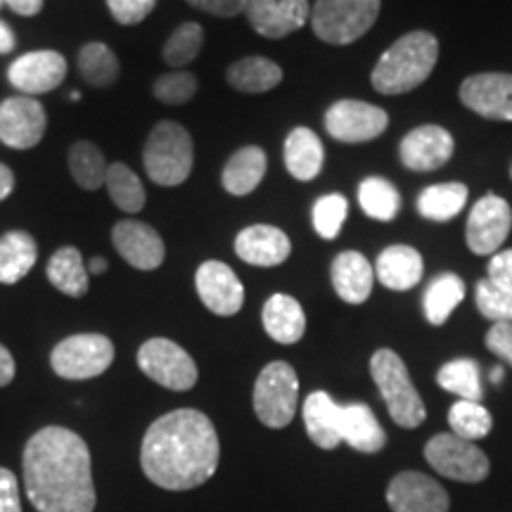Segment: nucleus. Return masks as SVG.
Segmentation results:
<instances>
[{
  "label": "nucleus",
  "instance_id": "f257e3e1",
  "mask_svg": "<svg viewBox=\"0 0 512 512\" xmlns=\"http://www.w3.org/2000/svg\"><path fill=\"white\" fill-rule=\"evenodd\" d=\"M221 458L214 422L195 408L162 415L145 432L140 465L152 484L188 491L214 477Z\"/></svg>",
  "mask_w": 512,
  "mask_h": 512
},
{
  "label": "nucleus",
  "instance_id": "f03ea898",
  "mask_svg": "<svg viewBox=\"0 0 512 512\" xmlns=\"http://www.w3.org/2000/svg\"><path fill=\"white\" fill-rule=\"evenodd\" d=\"M24 486L38 512H93L91 451L67 427H43L24 448Z\"/></svg>",
  "mask_w": 512,
  "mask_h": 512
},
{
  "label": "nucleus",
  "instance_id": "7ed1b4c3",
  "mask_svg": "<svg viewBox=\"0 0 512 512\" xmlns=\"http://www.w3.org/2000/svg\"><path fill=\"white\" fill-rule=\"evenodd\" d=\"M439 60V41L430 31H411L401 36L375 64L373 88L382 95H401L430 79Z\"/></svg>",
  "mask_w": 512,
  "mask_h": 512
},
{
  "label": "nucleus",
  "instance_id": "20e7f679",
  "mask_svg": "<svg viewBox=\"0 0 512 512\" xmlns=\"http://www.w3.org/2000/svg\"><path fill=\"white\" fill-rule=\"evenodd\" d=\"M143 164L152 183L176 188L192 174L195 150L185 126L178 121H159L145 140Z\"/></svg>",
  "mask_w": 512,
  "mask_h": 512
},
{
  "label": "nucleus",
  "instance_id": "39448f33",
  "mask_svg": "<svg viewBox=\"0 0 512 512\" xmlns=\"http://www.w3.org/2000/svg\"><path fill=\"white\" fill-rule=\"evenodd\" d=\"M370 375L380 389L389 415L403 430H415L427 418L425 403L413 387L403 358L392 349H377L370 358Z\"/></svg>",
  "mask_w": 512,
  "mask_h": 512
},
{
  "label": "nucleus",
  "instance_id": "423d86ee",
  "mask_svg": "<svg viewBox=\"0 0 512 512\" xmlns=\"http://www.w3.org/2000/svg\"><path fill=\"white\" fill-rule=\"evenodd\" d=\"M382 0H316L311 27L330 46H349L366 36L380 17Z\"/></svg>",
  "mask_w": 512,
  "mask_h": 512
},
{
  "label": "nucleus",
  "instance_id": "0eeeda50",
  "mask_svg": "<svg viewBox=\"0 0 512 512\" xmlns=\"http://www.w3.org/2000/svg\"><path fill=\"white\" fill-rule=\"evenodd\" d=\"M299 380L290 363L273 361L261 370L254 384L256 418L271 430H283L297 415Z\"/></svg>",
  "mask_w": 512,
  "mask_h": 512
},
{
  "label": "nucleus",
  "instance_id": "6e6552de",
  "mask_svg": "<svg viewBox=\"0 0 512 512\" xmlns=\"http://www.w3.org/2000/svg\"><path fill=\"white\" fill-rule=\"evenodd\" d=\"M114 361V344L105 335H72L50 354V366L64 380H91L105 373Z\"/></svg>",
  "mask_w": 512,
  "mask_h": 512
},
{
  "label": "nucleus",
  "instance_id": "1a4fd4ad",
  "mask_svg": "<svg viewBox=\"0 0 512 512\" xmlns=\"http://www.w3.org/2000/svg\"><path fill=\"white\" fill-rule=\"evenodd\" d=\"M425 458L432 470L456 482L477 484L489 477V458L475 441L460 439L456 434H437L427 441Z\"/></svg>",
  "mask_w": 512,
  "mask_h": 512
},
{
  "label": "nucleus",
  "instance_id": "9d476101",
  "mask_svg": "<svg viewBox=\"0 0 512 512\" xmlns=\"http://www.w3.org/2000/svg\"><path fill=\"white\" fill-rule=\"evenodd\" d=\"M138 366L152 382L162 384L171 392H188L197 384L195 361L171 339H147L138 349Z\"/></svg>",
  "mask_w": 512,
  "mask_h": 512
},
{
  "label": "nucleus",
  "instance_id": "9b49d317",
  "mask_svg": "<svg viewBox=\"0 0 512 512\" xmlns=\"http://www.w3.org/2000/svg\"><path fill=\"white\" fill-rule=\"evenodd\" d=\"M389 126L382 107L361 100H339L325 112V131L339 143H368L380 138Z\"/></svg>",
  "mask_w": 512,
  "mask_h": 512
},
{
  "label": "nucleus",
  "instance_id": "f8f14e48",
  "mask_svg": "<svg viewBox=\"0 0 512 512\" xmlns=\"http://www.w3.org/2000/svg\"><path fill=\"white\" fill-rule=\"evenodd\" d=\"M512 228L510 204L498 195H484L467 219V247L479 256H494Z\"/></svg>",
  "mask_w": 512,
  "mask_h": 512
},
{
  "label": "nucleus",
  "instance_id": "ddd939ff",
  "mask_svg": "<svg viewBox=\"0 0 512 512\" xmlns=\"http://www.w3.org/2000/svg\"><path fill=\"white\" fill-rule=\"evenodd\" d=\"M48 117L43 105L29 95L0 102V140L15 150H29L43 140Z\"/></svg>",
  "mask_w": 512,
  "mask_h": 512
},
{
  "label": "nucleus",
  "instance_id": "4468645a",
  "mask_svg": "<svg viewBox=\"0 0 512 512\" xmlns=\"http://www.w3.org/2000/svg\"><path fill=\"white\" fill-rule=\"evenodd\" d=\"M195 287L202 304L216 316H235L245 304V287L223 261H204L195 273Z\"/></svg>",
  "mask_w": 512,
  "mask_h": 512
},
{
  "label": "nucleus",
  "instance_id": "2eb2a0df",
  "mask_svg": "<svg viewBox=\"0 0 512 512\" xmlns=\"http://www.w3.org/2000/svg\"><path fill=\"white\" fill-rule=\"evenodd\" d=\"M387 503L392 512H448L451 508L444 486L422 472H399L387 486Z\"/></svg>",
  "mask_w": 512,
  "mask_h": 512
},
{
  "label": "nucleus",
  "instance_id": "dca6fc26",
  "mask_svg": "<svg viewBox=\"0 0 512 512\" xmlns=\"http://www.w3.org/2000/svg\"><path fill=\"white\" fill-rule=\"evenodd\" d=\"M460 100L479 117L512 121V74H475L460 86Z\"/></svg>",
  "mask_w": 512,
  "mask_h": 512
},
{
  "label": "nucleus",
  "instance_id": "f3484780",
  "mask_svg": "<svg viewBox=\"0 0 512 512\" xmlns=\"http://www.w3.org/2000/svg\"><path fill=\"white\" fill-rule=\"evenodd\" d=\"M254 31L264 38H285L302 29L311 17L309 0H245Z\"/></svg>",
  "mask_w": 512,
  "mask_h": 512
},
{
  "label": "nucleus",
  "instance_id": "a211bd4d",
  "mask_svg": "<svg viewBox=\"0 0 512 512\" xmlns=\"http://www.w3.org/2000/svg\"><path fill=\"white\" fill-rule=\"evenodd\" d=\"M67 76V60L55 50H36L10 64L8 79L24 95H41L60 86Z\"/></svg>",
  "mask_w": 512,
  "mask_h": 512
},
{
  "label": "nucleus",
  "instance_id": "6ab92c4d",
  "mask_svg": "<svg viewBox=\"0 0 512 512\" xmlns=\"http://www.w3.org/2000/svg\"><path fill=\"white\" fill-rule=\"evenodd\" d=\"M112 242L121 259L138 271H155L164 264V240L143 221H119L112 230Z\"/></svg>",
  "mask_w": 512,
  "mask_h": 512
},
{
  "label": "nucleus",
  "instance_id": "aec40b11",
  "mask_svg": "<svg viewBox=\"0 0 512 512\" xmlns=\"http://www.w3.org/2000/svg\"><path fill=\"white\" fill-rule=\"evenodd\" d=\"M453 136L441 126H418L401 140V162L411 171H434L453 155Z\"/></svg>",
  "mask_w": 512,
  "mask_h": 512
},
{
  "label": "nucleus",
  "instance_id": "412c9836",
  "mask_svg": "<svg viewBox=\"0 0 512 512\" xmlns=\"http://www.w3.org/2000/svg\"><path fill=\"white\" fill-rule=\"evenodd\" d=\"M290 252V238H287L280 228L266 226V223L240 230V235L235 238V254H238L245 264L252 266H280L287 256H290Z\"/></svg>",
  "mask_w": 512,
  "mask_h": 512
},
{
  "label": "nucleus",
  "instance_id": "4be33fe9",
  "mask_svg": "<svg viewBox=\"0 0 512 512\" xmlns=\"http://www.w3.org/2000/svg\"><path fill=\"white\" fill-rule=\"evenodd\" d=\"M332 285L337 297L347 304L368 302L375 285V268L361 252H342L332 261Z\"/></svg>",
  "mask_w": 512,
  "mask_h": 512
},
{
  "label": "nucleus",
  "instance_id": "5701e85b",
  "mask_svg": "<svg viewBox=\"0 0 512 512\" xmlns=\"http://www.w3.org/2000/svg\"><path fill=\"white\" fill-rule=\"evenodd\" d=\"M339 437L361 453H377L387 444V434L366 403L339 406Z\"/></svg>",
  "mask_w": 512,
  "mask_h": 512
},
{
  "label": "nucleus",
  "instance_id": "b1692460",
  "mask_svg": "<svg viewBox=\"0 0 512 512\" xmlns=\"http://www.w3.org/2000/svg\"><path fill=\"white\" fill-rule=\"evenodd\" d=\"M375 278L396 292L413 290L422 280V256L408 245H392L377 256Z\"/></svg>",
  "mask_w": 512,
  "mask_h": 512
},
{
  "label": "nucleus",
  "instance_id": "393cba45",
  "mask_svg": "<svg viewBox=\"0 0 512 512\" xmlns=\"http://www.w3.org/2000/svg\"><path fill=\"white\" fill-rule=\"evenodd\" d=\"M264 330L278 344H294L304 337L306 316L302 304L290 294H273L261 311Z\"/></svg>",
  "mask_w": 512,
  "mask_h": 512
},
{
  "label": "nucleus",
  "instance_id": "a878e982",
  "mask_svg": "<svg viewBox=\"0 0 512 512\" xmlns=\"http://www.w3.org/2000/svg\"><path fill=\"white\" fill-rule=\"evenodd\" d=\"M266 169H268L266 152L256 145H247L228 159L226 169H223L221 183L230 195L245 197L249 192L259 188V183L264 181L266 176Z\"/></svg>",
  "mask_w": 512,
  "mask_h": 512
},
{
  "label": "nucleus",
  "instance_id": "bb28decb",
  "mask_svg": "<svg viewBox=\"0 0 512 512\" xmlns=\"http://www.w3.org/2000/svg\"><path fill=\"white\" fill-rule=\"evenodd\" d=\"M304 425L313 444L332 451L342 444L339 437V403L328 392H313L304 401Z\"/></svg>",
  "mask_w": 512,
  "mask_h": 512
},
{
  "label": "nucleus",
  "instance_id": "cd10ccee",
  "mask_svg": "<svg viewBox=\"0 0 512 512\" xmlns=\"http://www.w3.org/2000/svg\"><path fill=\"white\" fill-rule=\"evenodd\" d=\"M325 162L323 143L311 128H294L285 140V166L297 181H313L320 174Z\"/></svg>",
  "mask_w": 512,
  "mask_h": 512
},
{
  "label": "nucleus",
  "instance_id": "c85d7f7f",
  "mask_svg": "<svg viewBox=\"0 0 512 512\" xmlns=\"http://www.w3.org/2000/svg\"><path fill=\"white\" fill-rule=\"evenodd\" d=\"M36 240L24 230H10L0 238V283L15 285L36 266Z\"/></svg>",
  "mask_w": 512,
  "mask_h": 512
},
{
  "label": "nucleus",
  "instance_id": "c756f323",
  "mask_svg": "<svg viewBox=\"0 0 512 512\" xmlns=\"http://www.w3.org/2000/svg\"><path fill=\"white\" fill-rule=\"evenodd\" d=\"M226 79L240 93H268L283 81V69L268 57H245L230 64Z\"/></svg>",
  "mask_w": 512,
  "mask_h": 512
},
{
  "label": "nucleus",
  "instance_id": "7c9ffc66",
  "mask_svg": "<svg viewBox=\"0 0 512 512\" xmlns=\"http://www.w3.org/2000/svg\"><path fill=\"white\" fill-rule=\"evenodd\" d=\"M48 280L55 290L79 299L88 292V268L76 247H62L48 261Z\"/></svg>",
  "mask_w": 512,
  "mask_h": 512
},
{
  "label": "nucleus",
  "instance_id": "2f4dec72",
  "mask_svg": "<svg viewBox=\"0 0 512 512\" xmlns=\"http://www.w3.org/2000/svg\"><path fill=\"white\" fill-rule=\"evenodd\" d=\"M467 202V185L463 183H441L430 185L420 192L418 211L427 221H451L463 211Z\"/></svg>",
  "mask_w": 512,
  "mask_h": 512
},
{
  "label": "nucleus",
  "instance_id": "473e14b6",
  "mask_svg": "<svg viewBox=\"0 0 512 512\" xmlns=\"http://www.w3.org/2000/svg\"><path fill=\"white\" fill-rule=\"evenodd\" d=\"M465 299V283L453 273H444L439 278L432 280V285L427 287L425 299V316L432 325H444L453 309Z\"/></svg>",
  "mask_w": 512,
  "mask_h": 512
},
{
  "label": "nucleus",
  "instance_id": "72a5a7b5",
  "mask_svg": "<svg viewBox=\"0 0 512 512\" xmlns=\"http://www.w3.org/2000/svg\"><path fill=\"white\" fill-rule=\"evenodd\" d=\"M358 204L363 214L375 221H394L401 209V195L392 183L384 178L370 176L358 188Z\"/></svg>",
  "mask_w": 512,
  "mask_h": 512
},
{
  "label": "nucleus",
  "instance_id": "f704fd0d",
  "mask_svg": "<svg viewBox=\"0 0 512 512\" xmlns=\"http://www.w3.org/2000/svg\"><path fill=\"white\" fill-rule=\"evenodd\" d=\"M107 166L110 164L105 162L98 145L88 143V140H79L69 150V171L83 190L102 188L107 178Z\"/></svg>",
  "mask_w": 512,
  "mask_h": 512
},
{
  "label": "nucleus",
  "instance_id": "c9c22d12",
  "mask_svg": "<svg viewBox=\"0 0 512 512\" xmlns=\"http://www.w3.org/2000/svg\"><path fill=\"white\" fill-rule=\"evenodd\" d=\"M105 188L110 192L112 202L126 214H138L145 207V188L140 178L128 169L126 164L114 162L107 166Z\"/></svg>",
  "mask_w": 512,
  "mask_h": 512
},
{
  "label": "nucleus",
  "instance_id": "e433bc0d",
  "mask_svg": "<svg viewBox=\"0 0 512 512\" xmlns=\"http://www.w3.org/2000/svg\"><path fill=\"white\" fill-rule=\"evenodd\" d=\"M437 382L441 389L460 396L463 401L482 403V382H479V366L472 358H456L439 368Z\"/></svg>",
  "mask_w": 512,
  "mask_h": 512
},
{
  "label": "nucleus",
  "instance_id": "4c0bfd02",
  "mask_svg": "<svg viewBox=\"0 0 512 512\" xmlns=\"http://www.w3.org/2000/svg\"><path fill=\"white\" fill-rule=\"evenodd\" d=\"M79 72L95 88L112 86L119 79V60L105 43H86L79 53Z\"/></svg>",
  "mask_w": 512,
  "mask_h": 512
},
{
  "label": "nucleus",
  "instance_id": "58836bf2",
  "mask_svg": "<svg viewBox=\"0 0 512 512\" xmlns=\"http://www.w3.org/2000/svg\"><path fill=\"white\" fill-rule=\"evenodd\" d=\"M448 425L456 437L467 439V441H477L484 439L486 434L491 432L494 427V420H491V413L486 411L482 403L477 401H456L448 411Z\"/></svg>",
  "mask_w": 512,
  "mask_h": 512
},
{
  "label": "nucleus",
  "instance_id": "ea45409f",
  "mask_svg": "<svg viewBox=\"0 0 512 512\" xmlns=\"http://www.w3.org/2000/svg\"><path fill=\"white\" fill-rule=\"evenodd\" d=\"M204 43V31L197 22H185L178 27L174 34L169 36V41L164 43V62L169 67H185L200 55Z\"/></svg>",
  "mask_w": 512,
  "mask_h": 512
},
{
  "label": "nucleus",
  "instance_id": "a19ab883",
  "mask_svg": "<svg viewBox=\"0 0 512 512\" xmlns=\"http://www.w3.org/2000/svg\"><path fill=\"white\" fill-rule=\"evenodd\" d=\"M349 202L344 195H325L313 204V228L323 240H335L347 219Z\"/></svg>",
  "mask_w": 512,
  "mask_h": 512
},
{
  "label": "nucleus",
  "instance_id": "79ce46f5",
  "mask_svg": "<svg viewBox=\"0 0 512 512\" xmlns=\"http://www.w3.org/2000/svg\"><path fill=\"white\" fill-rule=\"evenodd\" d=\"M477 309L491 323H512V292L498 287L489 278L477 283Z\"/></svg>",
  "mask_w": 512,
  "mask_h": 512
},
{
  "label": "nucleus",
  "instance_id": "37998d69",
  "mask_svg": "<svg viewBox=\"0 0 512 512\" xmlns=\"http://www.w3.org/2000/svg\"><path fill=\"white\" fill-rule=\"evenodd\" d=\"M152 93L164 105H185L195 98L197 79L190 72H169L159 76L152 86Z\"/></svg>",
  "mask_w": 512,
  "mask_h": 512
},
{
  "label": "nucleus",
  "instance_id": "c03bdc74",
  "mask_svg": "<svg viewBox=\"0 0 512 512\" xmlns=\"http://www.w3.org/2000/svg\"><path fill=\"white\" fill-rule=\"evenodd\" d=\"M157 0H107V8H110L112 17L117 19L124 27H133L140 24L143 19L155 10Z\"/></svg>",
  "mask_w": 512,
  "mask_h": 512
},
{
  "label": "nucleus",
  "instance_id": "a18cd8bd",
  "mask_svg": "<svg viewBox=\"0 0 512 512\" xmlns=\"http://www.w3.org/2000/svg\"><path fill=\"white\" fill-rule=\"evenodd\" d=\"M486 349L512 366V323H494L486 332Z\"/></svg>",
  "mask_w": 512,
  "mask_h": 512
},
{
  "label": "nucleus",
  "instance_id": "49530a36",
  "mask_svg": "<svg viewBox=\"0 0 512 512\" xmlns=\"http://www.w3.org/2000/svg\"><path fill=\"white\" fill-rule=\"evenodd\" d=\"M0 512H22L17 477L5 467H0Z\"/></svg>",
  "mask_w": 512,
  "mask_h": 512
},
{
  "label": "nucleus",
  "instance_id": "de8ad7c7",
  "mask_svg": "<svg viewBox=\"0 0 512 512\" xmlns=\"http://www.w3.org/2000/svg\"><path fill=\"white\" fill-rule=\"evenodd\" d=\"M489 280L512 292V249L496 252L489 261Z\"/></svg>",
  "mask_w": 512,
  "mask_h": 512
},
{
  "label": "nucleus",
  "instance_id": "09e8293b",
  "mask_svg": "<svg viewBox=\"0 0 512 512\" xmlns=\"http://www.w3.org/2000/svg\"><path fill=\"white\" fill-rule=\"evenodd\" d=\"M185 3L216 17H238L245 12V0H185Z\"/></svg>",
  "mask_w": 512,
  "mask_h": 512
},
{
  "label": "nucleus",
  "instance_id": "8fccbe9b",
  "mask_svg": "<svg viewBox=\"0 0 512 512\" xmlns=\"http://www.w3.org/2000/svg\"><path fill=\"white\" fill-rule=\"evenodd\" d=\"M0 3H5L12 12L22 17H34L43 10V0H0Z\"/></svg>",
  "mask_w": 512,
  "mask_h": 512
},
{
  "label": "nucleus",
  "instance_id": "3c124183",
  "mask_svg": "<svg viewBox=\"0 0 512 512\" xmlns=\"http://www.w3.org/2000/svg\"><path fill=\"white\" fill-rule=\"evenodd\" d=\"M12 377H15V358L0 344V387L10 384Z\"/></svg>",
  "mask_w": 512,
  "mask_h": 512
},
{
  "label": "nucleus",
  "instance_id": "603ef678",
  "mask_svg": "<svg viewBox=\"0 0 512 512\" xmlns=\"http://www.w3.org/2000/svg\"><path fill=\"white\" fill-rule=\"evenodd\" d=\"M15 46H17L15 34H12V29L3 22V19H0V55L12 53V50H15Z\"/></svg>",
  "mask_w": 512,
  "mask_h": 512
},
{
  "label": "nucleus",
  "instance_id": "864d4df0",
  "mask_svg": "<svg viewBox=\"0 0 512 512\" xmlns=\"http://www.w3.org/2000/svg\"><path fill=\"white\" fill-rule=\"evenodd\" d=\"M12 188H15V174H12L8 166L0 164V202L10 197Z\"/></svg>",
  "mask_w": 512,
  "mask_h": 512
},
{
  "label": "nucleus",
  "instance_id": "5fc2aeb1",
  "mask_svg": "<svg viewBox=\"0 0 512 512\" xmlns=\"http://www.w3.org/2000/svg\"><path fill=\"white\" fill-rule=\"evenodd\" d=\"M86 268H88V271H91L93 275L105 273V271H107V259H102V256H95V259L88 261Z\"/></svg>",
  "mask_w": 512,
  "mask_h": 512
},
{
  "label": "nucleus",
  "instance_id": "6e6d98bb",
  "mask_svg": "<svg viewBox=\"0 0 512 512\" xmlns=\"http://www.w3.org/2000/svg\"><path fill=\"white\" fill-rule=\"evenodd\" d=\"M491 382H496V384L503 382V368H494V370H491Z\"/></svg>",
  "mask_w": 512,
  "mask_h": 512
},
{
  "label": "nucleus",
  "instance_id": "4d7b16f0",
  "mask_svg": "<svg viewBox=\"0 0 512 512\" xmlns=\"http://www.w3.org/2000/svg\"><path fill=\"white\" fill-rule=\"evenodd\" d=\"M510 176H512V166H510Z\"/></svg>",
  "mask_w": 512,
  "mask_h": 512
},
{
  "label": "nucleus",
  "instance_id": "13d9d810",
  "mask_svg": "<svg viewBox=\"0 0 512 512\" xmlns=\"http://www.w3.org/2000/svg\"><path fill=\"white\" fill-rule=\"evenodd\" d=\"M0 5H3V3H0Z\"/></svg>",
  "mask_w": 512,
  "mask_h": 512
}]
</instances>
